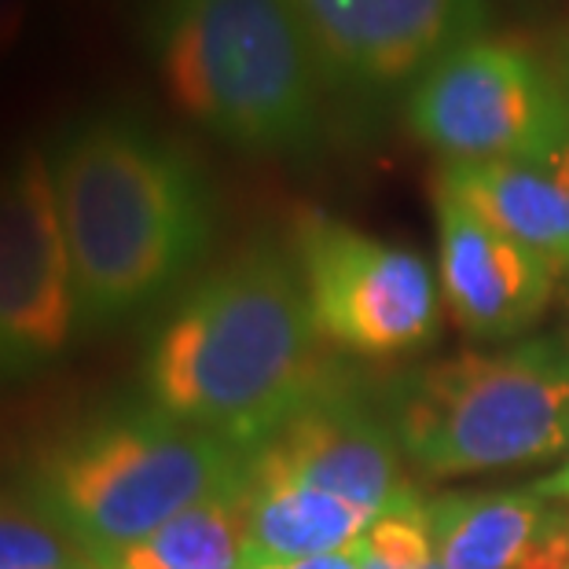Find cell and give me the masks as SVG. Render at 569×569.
Returning <instances> with one entry per match:
<instances>
[{
    "label": "cell",
    "instance_id": "6da1fadb",
    "mask_svg": "<svg viewBox=\"0 0 569 569\" xmlns=\"http://www.w3.org/2000/svg\"><path fill=\"white\" fill-rule=\"evenodd\" d=\"M166 416L253 452L335 386L301 272L253 247L188 295L148 365Z\"/></svg>",
    "mask_w": 569,
    "mask_h": 569
},
{
    "label": "cell",
    "instance_id": "7a4b0ae2",
    "mask_svg": "<svg viewBox=\"0 0 569 569\" xmlns=\"http://www.w3.org/2000/svg\"><path fill=\"white\" fill-rule=\"evenodd\" d=\"M78 317L114 320L188 269L210 232L206 188L184 154L148 126L96 114L48 159Z\"/></svg>",
    "mask_w": 569,
    "mask_h": 569
},
{
    "label": "cell",
    "instance_id": "3957f363",
    "mask_svg": "<svg viewBox=\"0 0 569 569\" xmlns=\"http://www.w3.org/2000/svg\"><path fill=\"white\" fill-rule=\"evenodd\" d=\"M151 48L173 107L213 137L261 154L317 137L323 74L290 0H154Z\"/></svg>",
    "mask_w": 569,
    "mask_h": 569
},
{
    "label": "cell",
    "instance_id": "277c9868",
    "mask_svg": "<svg viewBox=\"0 0 569 569\" xmlns=\"http://www.w3.org/2000/svg\"><path fill=\"white\" fill-rule=\"evenodd\" d=\"M397 441L438 478L562 456L569 448V353L555 342H529L416 371L397 408Z\"/></svg>",
    "mask_w": 569,
    "mask_h": 569
},
{
    "label": "cell",
    "instance_id": "5b68a950",
    "mask_svg": "<svg viewBox=\"0 0 569 569\" xmlns=\"http://www.w3.org/2000/svg\"><path fill=\"white\" fill-rule=\"evenodd\" d=\"M250 452L173 416L107 422L52 467V496L96 559L151 537L177 515L243 489Z\"/></svg>",
    "mask_w": 569,
    "mask_h": 569
},
{
    "label": "cell",
    "instance_id": "8992f818",
    "mask_svg": "<svg viewBox=\"0 0 569 569\" xmlns=\"http://www.w3.org/2000/svg\"><path fill=\"white\" fill-rule=\"evenodd\" d=\"M408 122L448 162H532L569 148V96L522 44L475 38L419 78Z\"/></svg>",
    "mask_w": 569,
    "mask_h": 569
},
{
    "label": "cell",
    "instance_id": "52a82bcc",
    "mask_svg": "<svg viewBox=\"0 0 569 569\" xmlns=\"http://www.w3.org/2000/svg\"><path fill=\"white\" fill-rule=\"evenodd\" d=\"M298 272L320 338L365 357H393L438 331V283L416 250L338 224L298 217Z\"/></svg>",
    "mask_w": 569,
    "mask_h": 569
},
{
    "label": "cell",
    "instance_id": "ba28073f",
    "mask_svg": "<svg viewBox=\"0 0 569 569\" xmlns=\"http://www.w3.org/2000/svg\"><path fill=\"white\" fill-rule=\"evenodd\" d=\"M74 317V269L52 166L41 151H22L0 166V360H38L63 349Z\"/></svg>",
    "mask_w": 569,
    "mask_h": 569
},
{
    "label": "cell",
    "instance_id": "9c48e42d",
    "mask_svg": "<svg viewBox=\"0 0 569 569\" xmlns=\"http://www.w3.org/2000/svg\"><path fill=\"white\" fill-rule=\"evenodd\" d=\"M327 84L390 89L475 41L481 0H290Z\"/></svg>",
    "mask_w": 569,
    "mask_h": 569
},
{
    "label": "cell",
    "instance_id": "30bf717a",
    "mask_svg": "<svg viewBox=\"0 0 569 569\" xmlns=\"http://www.w3.org/2000/svg\"><path fill=\"white\" fill-rule=\"evenodd\" d=\"M250 467L323 489L371 515L416 500L390 433L338 386L295 411L269 441L253 448Z\"/></svg>",
    "mask_w": 569,
    "mask_h": 569
},
{
    "label": "cell",
    "instance_id": "8fae6325",
    "mask_svg": "<svg viewBox=\"0 0 569 569\" xmlns=\"http://www.w3.org/2000/svg\"><path fill=\"white\" fill-rule=\"evenodd\" d=\"M441 290L470 335H518L548 309L559 269L438 188Z\"/></svg>",
    "mask_w": 569,
    "mask_h": 569
},
{
    "label": "cell",
    "instance_id": "7c38bea8",
    "mask_svg": "<svg viewBox=\"0 0 569 569\" xmlns=\"http://www.w3.org/2000/svg\"><path fill=\"white\" fill-rule=\"evenodd\" d=\"M438 188L569 272V148L532 162H448Z\"/></svg>",
    "mask_w": 569,
    "mask_h": 569
},
{
    "label": "cell",
    "instance_id": "4fadbf2b",
    "mask_svg": "<svg viewBox=\"0 0 569 569\" xmlns=\"http://www.w3.org/2000/svg\"><path fill=\"white\" fill-rule=\"evenodd\" d=\"M247 566L276 569L353 548L379 515L247 463Z\"/></svg>",
    "mask_w": 569,
    "mask_h": 569
},
{
    "label": "cell",
    "instance_id": "5bb4252c",
    "mask_svg": "<svg viewBox=\"0 0 569 569\" xmlns=\"http://www.w3.org/2000/svg\"><path fill=\"white\" fill-rule=\"evenodd\" d=\"M427 511L445 569H518L559 518L532 489L441 496Z\"/></svg>",
    "mask_w": 569,
    "mask_h": 569
},
{
    "label": "cell",
    "instance_id": "9a60e30c",
    "mask_svg": "<svg viewBox=\"0 0 569 569\" xmlns=\"http://www.w3.org/2000/svg\"><path fill=\"white\" fill-rule=\"evenodd\" d=\"M250 518L243 489L213 496L129 548L96 559L100 569H250Z\"/></svg>",
    "mask_w": 569,
    "mask_h": 569
},
{
    "label": "cell",
    "instance_id": "2e32d148",
    "mask_svg": "<svg viewBox=\"0 0 569 569\" xmlns=\"http://www.w3.org/2000/svg\"><path fill=\"white\" fill-rule=\"evenodd\" d=\"M0 569H70V559L44 526L0 511Z\"/></svg>",
    "mask_w": 569,
    "mask_h": 569
},
{
    "label": "cell",
    "instance_id": "e0dca14e",
    "mask_svg": "<svg viewBox=\"0 0 569 569\" xmlns=\"http://www.w3.org/2000/svg\"><path fill=\"white\" fill-rule=\"evenodd\" d=\"M33 0H0V63L27 38Z\"/></svg>",
    "mask_w": 569,
    "mask_h": 569
},
{
    "label": "cell",
    "instance_id": "ac0fdd59",
    "mask_svg": "<svg viewBox=\"0 0 569 569\" xmlns=\"http://www.w3.org/2000/svg\"><path fill=\"white\" fill-rule=\"evenodd\" d=\"M276 569H360V555L353 543V548H346V551L320 555V559H306V562H290V566H276Z\"/></svg>",
    "mask_w": 569,
    "mask_h": 569
},
{
    "label": "cell",
    "instance_id": "d6986e66",
    "mask_svg": "<svg viewBox=\"0 0 569 569\" xmlns=\"http://www.w3.org/2000/svg\"><path fill=\"white\" fill-rule=\"evenodd\" d=\"M532 492L543 496V500H559V503H569V463L562 470H555V475L540 478Z\"/></svg>",
    "mask_w": 569,
    "mask_h": 569
},
{
    "label": "cell",
    "instance_id": "ffe728a7",
    "mask_svg": "<svg viewBox=\"0 0 569 569\" xmlns=\"http://www.w3.org/2000/svg\"><path fill=\"white\" fill-rule=\"evenodd\" d=\"M562 89H566V96H569V59H566V81H562Z\"/></svg>",
    "mask_w": 569,
    "mask_h": 569
}]
</instances>
